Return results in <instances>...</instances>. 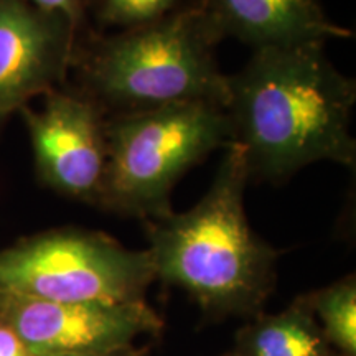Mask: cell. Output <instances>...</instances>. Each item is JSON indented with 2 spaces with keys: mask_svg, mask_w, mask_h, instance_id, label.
<instances>
[{
  "mask_svg": "<svg viewBox=\"0 0 356 356\" xmlns=\"http://www.w3.org/2000/svg\"><path fill=\"white\" fill-rule=\"evenodd\" d=\"M323 47L261 48L228 76L225 111L249 181L279 184L322 160L355 167L350 124L356 84L332 65Z\"/></svg>",
  "mask_w": 356,
  "mask_h": 356,
  "instance_id": "1",
  "label": "cell"
},
{
  "mask_svg": "<svg viewBox=\"0 0 356 356\" xmlns=\"http://www.w3.org/2000/svg\"><path fill=\"white\" fill-rule=\"evenodd\" d=\"M248 184L243 149L229 142L210 190L191 210L145 222L155 277L184 289L215 318L256 317L274 291L279 252L249 226Z\"/></svg>",
  "mask_w": 356,
  "mask_h": 356,
  "instance_id": "2",
  "label": "cell"
},
{
  "mask_svg": "<svg viewBox=\"0 0 356 356\" xmlns=\"http://www.w3.org/2000/svg\"><path fill=\"white\" fill-rule=\"evenodd\" d=\"M220 40L195 2L152 24L95 37L74 48L78 91L106 115L180 102L226 108L228 76L215 58Z\"/></svg>",
  "mask_w": 356,
  "mask_h": 356,
  "instance_id": "3",
  "label": "cell"
},
{
  "mask_svg": "<svg viewBox=\"0 0 356 356\" xmlns=\"http://www.w3.org/2000/svg\"><path fill=\"white\" fill-rule=\"evenodd\" d=\"M229 142L228 114L211 102L108 115V160L97 208L145 222L165 218L177 181Z\"/></svg>",
  "mask_w": 356,
  "mask_h": 356,
  "instance_id": "4",
  "label": "cell"
},
{
  "mask_svg": "<svg viewBox=\"0 0 356 356\" xmlns=\"http://www.w3.org/2000/svg\"><path fill=\"white\" fill-rule=\"evenodd\" d=\"M155 277L152 257L104 233L53 229L0 249V293L48 302L144 300Z\"/></svg>",
  "mask_w": 356,
  "mask_h": 356,
  "instance_id": "5",
  "label": "cell"
},
{
  "mask_svg": "<svg viewBox=\"0 0 356 356\" xmlns=\"http://www.w3.org/2000/svg\"><path fill=\"white\" fill-rule=\"evenodd\" d=\"M0 318L19 333L33 356H104L137 350L163 322L145 300L48 302L0 293Z\"/></svg>",
  "mask_w": 356,
  "mask_h": 356,
  "instance_id": "6",
  "label": "cell"
},
{
  "mask_svg": "<svg viewBox=\"0 0 356 356\" xmlns=\"http://www.w3.org/2000/svg\"><path fill=\"white\" fill-rule=\"evenodd\" d=\"M42 108L19 111L32 142L35 170L44 186L97 207L108 147L106 115L78 89H53Z\"/></svg>",
  "mask_w": 356,
  "mask_h": 356,
  "instance_id": "7",
  "label": "cell"
},
{
  "mask_svg": "<svg viewBox=\"0 0 356 356\" xmlns=\"http://www.w3.org/2000/svg\"><path fill=\"white\" fill-rule=\"evenodd\" d=\"M76 33L60 13L40 10L26 0H0V122L33 97L61 88Z\"/></svg>",
  "mask_w": 356,
  "mask_h": 356,
  "instance_id": "8",
  "label": "cell"
},
{
  "mask_svg": "<svg viewBox=\"0 0 356 356\" xmlns=\"http://www.w3.org/2000/svg\"><path fill=\"white\" fill-rule=\"evenodd\" d=\"M218 40L236 38L254 50L327 43L353 37L328 19L320 0H193Z\"/></svg>",
  "mask_w": 356,
  "mask_h": 356,
  "instance_id": "9",
  "label": "cell"
},
{
  "mask_svg": "<svg viewBox=\"0 0 356 356\" xmlns=\"http://www.w3.org/2000/svg\"><path fill=\"white\" fill-rule=\"evenodd\" d=\"M236 356H340L332 348L305 297L274 315L259 314L236 335Z\"/></svg>",
  "mask_w": 356,
  "mask_h": 356,
  "instance_id": "10",
  "label": "cell"
},
{
  "mask_svg": "<svg viewBox=\"0 0 356 356\" xmlns=\"http://www.w3.org/2000/svg\"><path fill=\"white\" fill-rule=\"evenodd\" d=\"M304 297L332 348L340 356H356L355 275H346Z\"/></svg>",
  "mask_w": 356,
  "mask_h": 356,
  "instance_id": "11",
  "label": "cell"
},
{
  "mask_svg": "<svg viewBox=\"0 0 356 356\" xmlns=\"http://www.w3.org/2000/svg\"><path fill=\"white\" fill-rule=\"evenodd\" d=\"M97 20L129 30L157 22L180 7V0H96Z\"/></svg>",
  "mask_w": 356,
  "mask_h": 356,
  "instance_id": "12",
  "label": "cell"
},
{
  "mask_svg": "<svg viewBox=\"0 0 356 356\" xmlns=\"http://www.w3.org/2000/svg\"><path fill=\"white\" fill-rule=\"evenodd\" d=\"M40 10L60 13L68 19L76 30L83 25L84 0H26Z\"/></svg>",
  "mask_w": 356,
  "mask_h": 356,
  "instance_id": "13",
  "label": "cell"
},
{
  "mask_svg": "<svg viewBox=\"0 0 356 356\" xmlns=\"http://www.w3.org/2000/svg\"><path fill=\"white\" fill-rule=\"evenodd\" d=\"M0 356H33L10 325L0 318Z\"/></svg>",
  "mask_w": 356,
  "mask_h": 356,
  "instance_id": "14",
  "label": "cell"
},
{
  "mask_svg": "<svg viewBox=\"0 0 356 356\" xmlns=\"http://www.w3.org/2000/svg\"><path fill=\"white\" fill-rule=\"evenodd\" d=\"M145 350H131V351H122V353H114V355H104V356H145ZM47 356H73V355H47Z\"/></svg>",
  "mask_w": 356,
  "mask_h": 356,
  "instance_id": "15",
  "label": "cell"
},
{
  "mask_svg": "<svg viewBox=\"0 0 356 356\" xmlns=\"http://www.w3.org/2000/svg\"><path fill=\"white\" fill-rule=\"evenodd\" d=\"M226 356H236L234 353H229V355H226Z\"/></svg>",
  "mask_w": 356,
  "mask_h": 356,
  "instance_id": "16",
  "label": "cell"
}]
</instances>
